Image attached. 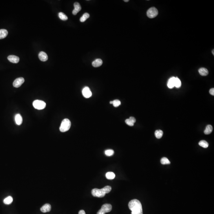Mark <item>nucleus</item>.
<instances>
[{
    "label": "nucleus",
    "mask_w": 214,
    "mask_h": 214,
    "mask_svg": "<svg viewBox=\"0 0 214 214\" xmlns=\"http://www.w3.org/2000/svg\"><path fill=\"white\" fill-rule=\"evenodd\" d=\"M128 207L131 210V214H143L141 203L138 200H132L129 202Z\"/></svg>",
    "instance_id": "1"
},
{
    "label": "nucleus",
    "mask_w": 214,
    "mask_h": 214,
    "mask_svg": "<svg viewBox=\"0 0 214 214\" xmlns=\"http://www.w3.org/2000/svg\"><path fill=\"white\" fill-rule=\"evenodd\" d=\"M111 190L112 187L109 185L106 186L101 189L94 188L92 190V194L94 197L103 198L105 196L106 194L111 192Z\"/></svg>",
    "instance_id": "2"
},
{
    "label": "nucleus",
    "mask_w": 214,
    "mask_h": 214,
    "mask_svg": "<svg viewBox=\"0 0 214 214\" xmlns=\"http://www.w3.org/2000/svg\"><path fill=\"white\" fill-rule=\"evenodd\" d=\"M71 123L68 119H65L63 120L59 127V130L61 132H66L68 131L71 127Z\"/></svg>",
    "instance_id": "3"
},
{
    "label": "nucleus",
    "mask_w": 214,
    "mask_h": 214,
    "mask_svg": "<svg viewBox=\"0 0 214 214\" xmlns=\"http://www.w3.org/2000/svg\"><path fill=\"white\" fill-rule=\"evenodd\" d=\"M33 106L35 108L38 110H43L46 106V103L43 101L35 100L33 102Z\"/></svg>",
    "instance_id": "4"
},
{
    "label": "nucleus",
    "mask_w": 214,
    "mask_h": 214,
    "mask_svg": "<svg viewBox=\"0 0 214 214\" xmlns=\"http://www.w3.org/2000/svg\"><path fill=\"white\" fill-rule=\"evenodd\" d=\"M112 205L110 204H105L103 205L101 209L97 212V214H105L107 213H109L112 211Z\"/></svg>",
    "instance_id": "5"
},
{
    "label": "nucleus",
    "mask_w": 214,
    "mask_h": 214,
    "mask_svg": "<svg viewBox=\"0 0 214 214\" xmlns=\"http://www.w3.org/2000/svg\"><path fill=\"white\" fill-rule=\"evenodd\" d=\"M158 14V11L157 8L155 7L150 8L147 12V15L150 18H153L157 16Z\"/></svg>",
    "instance_id": "6"
},
{
    "label": "nucleus",
    "mask_w": 214,
    "mask_h": 214,
    "mask_svg": "<svg viewBox=\"0 0 214 214\" xmlns=\"http://www.w3.org/2000/svg\"><path fill=\"white\" fill-rule=\"evenodd\" d=\"M82 94L84 97L86 99L90 98L92 96V93L89 87L86 86L84 87L82 90Z\"/></svg>",
    "instance_id": "7"
},
{
    "label": "nucleus",
    "mask_w": 214,
    "mask_h": 214,
    "mask_svg": "<svg viewBox=\"0 0 214 214\" xmlns=\"http://www.w3.org/2000/svg\"><path fill=\"white\" fill-rule=\"evenodd\" d=\"M25 81V80L23 77H19L17 78L14 81L13 85V86L15 88H18L20 87L22 85Z\"/></svg>",
    "instance_id": "8"
},
{
    "label": "nucleus",
    "mask_w": 214,
    "mask_h": 214,
    "mask_svg": "<svg viewBox=\"0 0 214 214\" xmlns=\"http://www.w3.org/2000/svg\"><path fill=\"white\" fill-rule=\"evenodd\" d=\"M74 9L73 10L72 13L74 15H76L81 10V7L79 3L77 2L74 4Z\"/></svg>",
    "instance_id": "9"
},
{
    "label": "nucleus",
    "mask_w": 214,
    "mask_h": 214,
    "mask_svg": "<svg viewBox=\"0 0 214 214\" xmlns=\"http://www.w3.org/2000/svg\"><path fill=\"white\" fill-rule=\"evenodd\" d=\"M8 59L11 62L15 64L17 63L20 61L19 57L14 55L9 56L8 57Z\"/></svg>",
    "instance_id": "10"
},
{
    "label": "nucleus",
    "mask_w": 214,
    "mask_h": 214,
    "mask_svg": "<svg viewBox=\"0 0 214 214\" xmlns=\"http://www.w3.org/2000/svg\"><path fill=\"white\" fill-rule=\"evenodd\" d=\"M51 209V205L48 203L45 204L43 206H42V207L41 208V212L44 213L50 212Z\"/></svg>",
    "instance_id": "11"
},
{
    "label": "nucleus",
    "mask_w": 214,
    "mask_h": 214,
    "mask_svg": "<svg viewBox=\"0 0 214 214\" xmlns=\"http://www.w3.org/2000/svg\"><path fill=\"white\" fill-rule=\"evenodd\" d=\"M39 57L40 60L43 62H45L48 60V57L45 52H41L39 54Z\"/></svg>",
    "instance_id": "12"
},
{
    "label": "nucleus",
    "mask_w": 214,
    "mask_h": 214,
    "mask_svg": "<svg viewBox=\"0 0 214 214\" xmlns=\"http://www.w3.org/2000/svg\"><path fill=\"white\" fill-rule=\"evenodd\" d=\"M175 77H172L169 79L167 83V86L169 88H172L174 87L175 80Z\"/></svg>",
    "instance_id": "13"
},
{
    "label": "nucleus",
    "mask_w": 214,
    "mask_h": 214,
    "mask_svg": "<svg viewBox=\"0 0 214 214\" xmlns=\"http://www.w3.org/2000/svg\"><path fill=\"white\" fill-rule=\"evenodd\" d=\"M15 120L17 125H20L22 123L23 119L22 116L20 114H17L15 117Z\"/></svg>",
    "instance_id": "14"
},
{
    "label": "nucleus",
    "mask_w": 214,
    "mask_h": 214,
    "mask_svg": "<svg viewBox=\"0 0 214 214\" xmlns=\"http://www.w3.org/2000/svg\"><path fill=\"white\" fill-rule=\"evenodd\" d=\"M102 60L100 59H97L92 62V65L95 68H97L100 66L102 64Z\"/></svg>",
    "instance_id": "15"
},
{
    "label": "nucleus",
    "mask_w": 214,
    "mask_h": 214,
    "mask_svg": "<svg viewBox=\"0 0 214 214\" xmlns=\"http://www.w3.org/2000/svg\"><path fill=\"white\" fill-rule=\"evenodd\" d=\"M8 34L7 30L5 29H0V39H3L6 37Z\"/></svg>",
    "instance_id": "16"
},
{
    "label": "nucleus",
    "mask_w": 214,
    "mask_h": 214,
    "mask_svg": "<svg viewBox=\"0 0 214 214\" xmlns=\"http://www.w3.org/2000/svg\"><path fill=\"white\" fill-rule=\"evenodd\" d=\"M199 72L201 76H207L209 74L208 70L205 68H201L199 70Z\"/></svg>",
    "instance_id": "17"
},
{
    "label": "nucleus",
    "mask_w": 214,
    "mask_h": 214,
    "mask_svg": "<svg viewBox=\"0 0 214 214\" xmlns=\"http://www.w3.org/2000/svg\"><path fill=\"white\" fill-rule=\"evenodd\" d=\"M213 130V128L211 125H208L206 127V128L204 130V133L205 134H209L212 132Z\"/></svg>",
    "instance_id": "18"
},
{
    "label": "nucleus",
    "mask_w": 214,
    "mask_h": 214,
    "mask_svg": "<svg viewBox=\"0 0 214 214\" xmlns=\"http://www.w3.org/2000/svg\"><path fill=\"white\" fill-rule=\"evenodd\" d=\"M13 197L9 196H8V197L5 198L3 201H4V204H6V205H10L13 202Z\"/></svg>",
    "instance_id": "19"
},
{
    "label": "nucleus",
    "mask_w": 214,
    "mask_h": 214,
    "mask_svg": "<svg viewBox=\"0 0 214 214\" xmlns=\"http://www.w3.org/2000/svg\"><path fill=\"white\" fill-rule=\"evenodd\" d=\"M106 176L108 179L113 180L115 177V175L113 172H109L106 174Z\"/></svg>",
    "instance_id": "20"
},
{
    "label": "nucleus",
    "mask_w": 214,
    "mask_h": 214,
    "mask_svg": "<svg viewBox=\"0 0 214 214\" xmlns=\"http://www.w3.org/2000/svg\"><path fill=\"white\" fill-rule=\"evenodd\" d=\"M155 136L157 139H160L162 138L163 135V132L161 130H158L155 131Z\"/></svg>",
    "instance_id": "21"
},
{
    "label": "nucleus",
    "mask_w": 214,
    "mask_h": 214,
    "mask_svg": "<svg viewBox=\"0 0 214 214\" xmlns=\"http://www.w3.org/2000/svg\"><path fill=\"white\" fill-rule=\"evenodd\" d=\"M199 145L200 146L205 148H208L209 146V143L207 141L204 140H201V141H200L199 143Z\"/></svg>",
    "instance_id": "22"
},
{
    "label": "nucleus",
    "mask_w": 214,
    "mask_h": 214,
    "mask_svg": "<svg viewBox=\"0 0 214 214\" xmlns=\"http://www.w3.org/2000/svg\"><path fill=\"white\" fill-rule=\"evenodd\" d=\"M182 85L181 81L180 80V79L178 77L175 78V83H174V86L177 88H179L181 87Z\"/></svg>",
    "instance_id": "23"
},
{
    "label": "nucleus",
    "mask_w": 214,
    "mask_h": 214,
    "mask_svg": "<svg viewBox=\"0 0 214 214\" xmlns=\"http://www.w3.org/2000/svg\"><path fill=\"white\" fill-rule=\"evenodd\" d=\"M89 17H90V15H89V14L87 13H85L81 17V18L80 19V22H85V21L87 20V19L89 18Z\"/></svg>",
    "instance_id": "24"
},
{
    "label": "nucleus",
    "mask_w": 214,
    "mask_h": 214,
    "mask_svg": "<svg viewBox=\"0 0 214 214\" xmlns=\"http://www.w3.org/2000/svg\"><path fill=\"white\" fill-rule=\"evenodd\" d=\"M58 16L59 18L62 20L66 21L68 20V17L64 13H62V12L59 13L58 14Z\"/></svg>",
    "instance_id": "25"
},
{
    "label": "nucleus",
    "mask_w": 214,
    "mask_h": 214,
    "mask_svg": "<svg viewBox=\"0 0 214 214\" xmlns=\"http://www.w3.org/2000/svg\"><path fill=\"white\" fill-rule=\"evenodd\" d=\"M161 163L163 165H166V164H170L171 163L170 161L167 159V158L163 157L161 159Z\"/></svg>",
    "instance_id": "26"
},
{
    "label": "nucleus",
    "mask_w": 214,
    "mask_h": 214,
    "mask_svg": "<svg viewBox=\"0 0 214 214\" xmlns=\"http://www.w3.org/2000/svg\"><path fill=\"white\" fill-rule=\"evenodd\" d=\"M105 154H106V156H113L114 154V152L113 150L111 149H109V150H106L105 151Z\"/></svg>",
    "instance_id": "27"
},
{
    "label": "nucleus",
    "mask_w": 214,
    "mask_h": 214,
    "mask_svg": "<svg viewBox=\"0 0 214 214\" xmlns=\"http://www.w3.org/2000/svg\"><path fill=\"white\" fill-rule=\"evenodd\" d=\"M112 104H113V106L115 107H117L121 104V102L120 100H115L113 101Z\"/></svg>",
    "instance_id": "28"
},
{
    "label": "nucleus",
    "mask_w": 214,
    "mask_h": 214,
    "mask_svg": "<svg viewBox=\"0 0 214 214\" xmlns=\"http://www.w3.org/2000/svg\"><path fill=\"white\" fill-rule=\"evenodd\" d=\"M125 123L130 126H133L134 125V123L132 122L130 119H127L125 121Z\"/></svg>",
    "instance_id": "29"
},
{
    "label": "nucleus",
    "mask_w": 214,
    "mask_h": 214,
    "mask_svg": "<svg viewBox=\"0 0 214 214\" xmlns=\"http://www.w3.org/2000/svg\"><path fill=\"white\" fill-rule=\"evenodd\" d=\"M209 93H210V94L214 96V88H212L211 89H210V90H209Z\"/></svg>",
    "instance_id": "30"
},
{
    "label": "nucleus",
    "mask_w": 214,
    "mask_h": 214,
    "mask_svg": "<svg viewBox=\"0 0 214 214\" xmlns=\"http://www.w3.org/2000/svg\"><path fill=\"white\" fill-rule=\"evenodd\" d=\"M129 119H130L131 121H132V122H133V123H135L136 121V120L135 118L134 117H130V118H129Z\"/></svg>",
    "instance_id": "31"
},
{
    "label": "nucleus",
    "mask_w": 214,
    "mask_h": 214,
    "mask_svg": "<svg viewBox=\"0 0 214 214\" xmlns=\"http://www.w3.org/2000/svg\"><path fill=\"white\" fill-rule=\"evenodd\" d=\"M79 214H86V213L84 210H81L79 211Z\"/></svg>",
    "instance_id": "32"
},
{
    "label": "nucleus",
    "mask_w": 214,
    "mask_h": 214,
    "mask_svg": "<svg viewBox=\"0 0 214 214\" xmlns=\"http://www.w3.org/2000/svg\"><path fill=\"white\" fill-rule=\"evenodd\" d=\"M129 1V0H124V2H128Z\"/></svg>",
    "instance_id": "33"
},
{
    "label": "nucleus",
    "mask_w": 214,
    "mask_h": 214,
    "mask_svg": "<svg viewBox=\"0 0 214 214\" xmlns=\"http://www.w3.org/2000/svg\"><path fill=\"white\" fill-rule=\"evenodd\" d=\"M214 50H213V51H212V54H213V55H214Z\"/></svg>",
    "instance_id": "34"
},
{
    "label": "nucleus",
    "mask_w": 214,
    "mask_h": 214,
    "mask_svg": "<svg viewBox=\"0 0 214 214\" xmlns=\"http://www.w3.org/2000/svg\"><path fill=\"white\" fill-rule=\"evenodd\" d=\"M112 103H113V101H110V104H112Z\"/></svg>",
    "instance_id": "35"
}]
</instances>
